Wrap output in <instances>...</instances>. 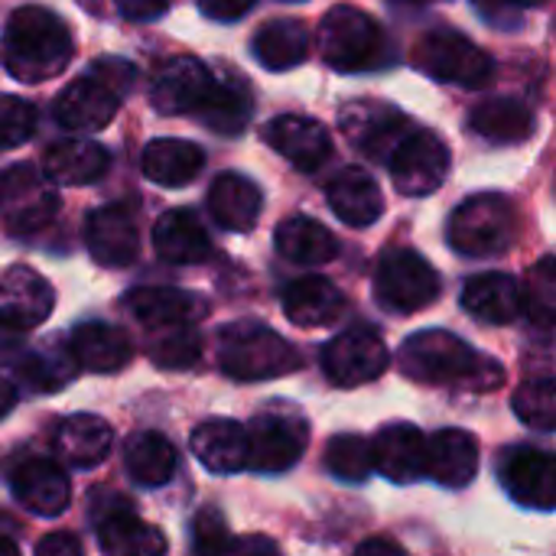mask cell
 <instances>
[{
    "label": "cell",
    "instance_id": "cell-1",
    "mask_svg": "<svg viewBox=\"0 0 556 556\" xmlns=\"http://www.w3.org/2000/svg\"><path fill=\"white\" fill-rule=\"evenodd\" d=\"M401 371L417 384L463 388V391H495L505 384V368L469 349L459 336L446 329H424L401 345Z\"/></svg>",
    "mask_w": 556,
    "mask_h": 556
},
{
    "label": "cell",
    "instance_id": "cell-2",
    "mask_svg": "<svg viewBox=\"0 0 556 556\" xmlns=\"http://www.w3.org/2000/svg\"><path fill=\"white\" fill-rule=\"evenodd\" d=\"M3 65L16 81L36 85L65 72L75 55L72 29L46 7H20L3 26Z\"/></svg>",
    "mask_w": 556,
    "mask_h": 556
},
{
    "label": "cell",
    "instance_id": "cell-3",
    "mask_svg": "<svg viewBox=\"0 0 556 556\" xmlns=\"http://www.w3.org/2000/svg\"><path fill=\"white\" fill-rule=\"evenodd\" d=\"M134 65L124 59H98L81 78L68 81L62 88V94L52 104V117L55 124H62L65 130H78V134H94L104 130L121 101L127 98V91L134 88Z\"/></svg>",
    "mask_w": 556,
    "mask_h": 556
},
{
    "label": "cell",
    "instance_id": "cell-4",
    "mask_svg": "<svg viewBox=\"0 0 556 556\" xmlns=\"http://www.w3.org/2000/svg\"><path fill=\"white\" fill-rule=\"evenodd\" d=\"M300 352L274 329L241 319L218 332V368L235 381H270L296 371Z\"/></svg>",
    "mask_w": 556,
    "mask_h": 556
},
{
    "label": "cell",
    "instance_id": "cell-5",
    "mask_svg": "<svg viewBox=\"0 0 556 556\" xmlns=\"http://www.w3.org/2000/svg\"><path fill=\"white\" fill-rule=\"evenodd\" d=\"M323 62L336 72H371L384 68L391 52L388 33L358 7H332L319 26Z\"/></svg>",
    "mask_w": 556,
    "mask_h": 556
},
{
    "label": "cell",
    "instance_id": "cell-6",
    "mask_svg": "<svg viewBox=\"0 0 556 556\" xmlns=\"http://www.w3.org/2000/svg\"><path fill=\"white\" fill-rule=\"evenodd\" d=\"M518 238V208L498 192H479L450 215V244L463 257H495Z\"/></svg>",
    "mask_w": 556,
    "mask_h": 556
},
{
    "label": "cell",
    "instance_id": "cell-7",
    "mask_svg": "<svg viewBox=\"0 0 556 556\" xmlns=\"http://www.w3.org/2000/svg\"><path fill=\"white\" fill-rule=\"evenodd\" d=\"M410 62L433 81L459 88H485L495 75L492 55L456 29H427L410 49Z\"/></svg>",
    "mask_w": 556,
    "mask_h": 556
},
{
    "label": "cell",
    "instance_id": "cell-8",
    "mask_svg": "<svg viewBox=\"0 0 556 556\" xmlns=\"http://www.w3.org/2000/svg\"><path fill=\"white\" fill-rule=\"evenodd\" d=\"M248 469L280 476L293 469L309 446V424L293 407L261 410L248 424Z\"/></svg>",
    "mask_w": 556,
    "mask_h": 556
},
{
    "label": "cell",
    "instance_id": "cell-9",
    "mask_svg": "<svg viewBox=\"0 0 556 556\" xmlns=\"http://www.w3.org/2000/svg\"><path fill=\"white\" fill-rule=\"evenodd\" d=\"M375 296L388 313L410 316L437 303L440 274L410 248H391L375 270Z\"/></svg>",
    "mask_w": 556,
    "mask_h": 556
},
{
    "label": "cell",
    "instance_id": "cell-10",
    "mask_svg": "<svg viewBox=\"0 0 556 556\" xmlns=\"http://www.w3.org/2000/svg\"><path fill=\"white\" fill-rule=\"evenodd\" d=\"M59 212V195L52 179L33 166L16 163L0 173V215L7 231L13 235H36L42 231Z\"/></svg>",
    "mask_w": 556,
    "mask_h": 556
},
{
    "label": "cell",
    "instance_id": "cell-11",
    "mask_svg": "<svg viewBox=\"0 0 556 556\" xmlns=\"http://www.w3.org/2000/svg\"><path fill=\"white\" fill-rule=\"evenodd\" d=\"M339 127L352 140L355 150H362L368 160H378V163H388L397 143L414 130L410 117L401 108L388 101H375V98L345 104L339 114Z\"/></svg>",
    "mask_w": 556,
    "mask_h": 556
},
{
    "label": "cell",
    "instance_id": "cell-12",
    "mask_svg": "<svg viewBox=\"0 0 556 556\" xmlns=\"http://www.w3.org/2000/svg\"><path fill=\"white\" fill-rule=\"evenodd\" d=\"M394 186L404 195H433L450 176V150L433 130H410L388 160Z\"/></svg>",
    "mask_w": 556,
    "mask_h": 556
},
{
    "label": "cell",
    "instance_id": "cell-13",
    "mask_svg": "<svg viewBox=\"0 0 556 556\" xmlns=\"http://www.w3.org/2000/svg\"><path fill=\"white\" fill-rule=\"evenodd\" d=\"M391 365V352L381 336L368 329H349L323 349V371L336 388H362L381 378Z\"/></svg>",
    "mask_w": 556,
    "mask_h": 556
},
{
    "label": "cell",
    "instance_id": "cell-14",
    "mask_svg": "<svg viewBox=\"0 0 556 556\" xmlns=\"http://www.w3.org/2000/svg\"><path fill=\"white\" fill-rule=\"evenodd\" d=\"M55 290L52 283L26 264L0 270V326L13 332H29L52 316Z\"/></svg>",
    "mask_w": 556,
    "mask_h": 556
},
{
    "label": "cell",
    "instance_id": "cell-15",
    "mask_svg": "<svg viewBox=\"0 0 556 556\" xmlns=\"http://www.w3.org/2000/svg\"><path fill=\"white\" fill-rule=\"evenodd\" d=\"M94 528L101 551L111 556H156L166 551L163 531L140 521L121 495L108 502H101V495L94 498Z\"/></svg>",
    "mask_w": 556,
    "mask_h": 556
},
{
    "label": "cell",
    "instance_id": "cell-16",
    "mask_svg": "<svg viewBox=\"0 0 556 556\" xmlns=\"http://www.w3.org/2000/svg\"><path fill=\"white\" fill-rule=\"evenodd\" d=\"M498 479L505 492L525 508L551 511L556 505L554 456L538 446H511L508 453H502Z\"/></svg>",
    "mask_w": 556,
    "mask_h": 556
},
{
    "label": "cell",
    "instance_id": "cell-17",
    "mask_svg": "<svg viewBox=\"0 0 556 556\" xmlns=\"http://www.w3.org/2000/svg\"><path fill=\"white\" fill-rule=\"evenodd\" d=\"M88 254L101 267H130L140 254V228L130 205L94 208L85 222Z\"/></svg>",
    "mask_w": 556,
    "mask_h": 556
},
{
    "label": "cell",
    "instance_id": "cell-18",
    "mask_svg": "<svg viewBox=\"0 0 556 556\" xmlns=\"http://www.w3.org/2000/svg\"><path fill=\"white\" fill-rule=\"evenodd\" d=\"M264 140L296 169L313 173L332 160V137L329 130L303 114H280L264 127Z\"/></svg>",
    "mask_w": 556,
    "mask_h": 556
},
{
    "label": "cell",
    "instance_id": "cell-19",
    "mask_svg": "<svg viewBox=\"0 0 556 556\" xmlns=\"http://www.w3.org/2000/svg\"><path fill=\"white\" fill-rule=\"evenodd\" d=\"M251 111H254V98H251L248 81L241 75H235L231 68H222V72H212V81L192 114L212 134L238 137V134H244Z\"/></svg>",
    "mask_w": 556,
    "mask_h": 556
},
{
    "label": "cell",
    "instance_id": "cell-20",
    "mask_svg": "<svg viewBox=\"0 0 556 556\" xmlns=\"http://www.w3.org/2000/svg\"><path fill=\"white\" fill-rule=\"evenodd\" d=\"M124 309L143 323L147 329H169V326H195L208 316V303L199 293L179 287H140L130 290Z\"/></svg>",
    "mask_w": 556,
    "mask_h": 556
},
{
    "label": "cell",
    "instance_id": "cell-21",
    "mask_svg": "<svg viewBox=\"0 0 556 556\" xmlns=\"http://www.w3.org/2000/svg\"><path fill=\"white\" fill-rule=\"evenodd\" d=\"M479 472V440L469 430L450 427L427 440L424 476L443 489H466Z\"/></svg>",
    "mask_w": 556,
    "mask_h": 556
},
{
    "label": "cell",
    "instance_id": "cell-22",
    "mask_svg": "<svg viewBox=\"0 0 556 556\" xmlns=\"http://www.w3.org/2000/svg\"><path fill=\"white\" fill-rule=\"evenodd\" d=\"M10 489H13L16 505H23L36 518H59L72 498L68 476L49 459L20 463L10 476Z\"/></svg>",
    "mask_w": 556,
    "mask_h": 556
},
{
    "label": "cell",
    "instance_id": "cell-23",
    "mask_svg": "<svg viewBox=\"0 0 556 556\" xmlns=\"http://www.w3.org/2000/svg\"><path fill=\"white\" fill-rule=\"evenodd\" d=\"M72 358L78 368L91 375H114L130 365L134 358V342L130 336L114 326V323H81L75 326L68 339Z\"/></svg>",
    "mask_w": 556,
    "mask_h": 556
},
{
    "label": "cell",
    "instance_id": "cell-24",
    "mask_svg": "<svg viewBox=\"0 0 556 556\" xmlns=\"http://www.w3.org/2000/svg\"><path fill=\"white\" fill-rule=\"evenodd\" d=\"M424 433L410 424H388L371 443V469L388 482L410 485L424 476Z\"/></svg>",
    "mask_w": 556,
    "mask_h": 556
},
{
    "label": "cell",
    "instance_id": "cell-25",
    "mask_svg": "<svg viewBox=\"0 0 556 556\" xmlns=\"http://www.w3.org/2000/svg\"><path fill=\"white\" fill-rule=\"evenodd\" d=\"M212 81V68L199 59H173L160 68L150 101L160 114H192Z\"/></svg>",
    "mask_w": 556,
    "mask_h": 556
},
{
    "label": "cell",
    "instance_id": "cell-26",
    "mask_svg": "<svg viewBox=\"0 0 556 556\" xmlns=\"http://www.w3.org/2000/svg\"><path fill=\"white\" fill-rule=\"evenodd\" d=\"M153 248L166 264H202L212 257V238L189 208H169L156 218Z\"/></svg>",
    "mask_w": 556,
    "mask_h": 556
},
{
    "label": "cell",
    "instance_id": "cell-27",
    "mask_svg": "<svg viewBox=\"0 0 556 556\" xmlns=\"http://www.w3.org/2000/svg\"><path fill=\"white\" fill-rule=\"evenodd\" d=\"M264 192L254 179L241 173H222L208 189V212L225 231H251L261 218Z\"/></svg>",
    "mask_w": 556,
    "mask_h": 556
},
{
    "label": "cell",
    "instance_id": "cell-28",
    "mask_svg": "<svg viewBox=\"0 0 556 556\" xmlns=\"http://www.w3.org/2000/svg\"><path fill=\"white\" fill-rule=\"evenodd\" d=\"M111 166V153L98 140H59L42 156V173L55 186H88L98 182Z\"/></svg>",
    "mask_w": 556,
    "mask_h": 556
},
{
    "label": "cell",
    "instance_id": "cell-29",
    "mask_svg": "<svg viewBox=\"0 0 556 556\" xmlns=\"http://www.w3.org/2000/svg\"><path fill=\"white\" fill-rule=\"evenodd\" d=\"M329 208L352 228H368L384 215V195L371 173L349 166L326 189Z\"/></svg>",
    "mask_w": 556,
    "mask_h": 556
},
{
    "label": "cell",
    "instance_id": "cell-30",
    "mask_svg": "<svg viewBox=\"0 0 556 556\" xmlns=\"http://www.w3.org/2000/svg\"><path fill=\"white\" fill-rule=\"evenodd\" d=\"M140 166H143V176L150 182L166 186V189H179V186H189L202 173L205 153L192 140L160 137V140H150L143 147Z\"/></svg>",
    "mask_w": 556,
    "mask_h": 556
},
{
    "label": "cell",
    "instance_id": "cell-31",
    "mask_svg": "<svg viewBox=\"0 0 556 556\" xmlns=\"http://www.w3.org/2000/svg\"><path fill=\"white\" fill-rule=\"evenodd\" d=\"M114 433L108 420L94 414H72L55 427V453L75 469H94L108 459Z\"/></svg>",
    "mask_w": 556,
    "mask_h": 556
},
{
    "label": "cell",
    "instance_id": "cell-32",
    "mask_svg": "<svg viewBox=\"0 0 556 556\" xmlns=\"http://www.w3.org/2000/svg\"><path fill=\"white\" fill-rule=\"evenodd\" d=\"M283 313L303 329L332 326L345 313V296L326 277H303L283 290Z\"/></svg>",
    "mask_w": 556,
    "mask_h": 556
},
{
    "label": "cell",
    "instance_id": "cell-33",
    "mask_svg": "<svg viewBox=\"0 0 556 556\" xmlns=\"http://www.w3.org/2000/svg\"><path fill=\"white\" fill-rule=\"evenodd\" d=\"M192 453L215 476L241 472L248 469V433L235 420H205L192 433Z\"/></svg>",
    "mask_w": 556,
    "mask_h": 556
},
{
    "label": "cell",
    "instance_id": "cell-34",
    "mask_svg": "<svg viewBox=\"0 0 556 556\" xmlns=\"http://www.w3.org/2000/svg\"><path fill=\"white\" fill-rule=\"evenodd\" d=\"M463 309L482 323L508 326L521 316V283L508 274H479L463 290Z\"/></svg>",
    "mask_w": 556,
    "mask_h": 556
},
{
    "label": "cell",
    "instance_id": "cell-35",
    "mask_svg": "<svg viewBox=\"0 0 556 556\" xmlns=\"http://www.w3.org/2000/svg\"><path fill=\"white\" fill-rule=\"evenodd\" d=\"M277 251L300 267H323L339 254L336 235L309 215H290L274 231Z\"/></svg>",
    "mask_w": 556,
    "mask_h": 556
},
{
    "label": "cell",
    "instance_id": "cell-36",
    "mask_svg": "<svg viewBox=\"0 0 556 556\" xmlns=\"http://www.w3.org/2000/svg\"><path fill=\"white\" fill-rule=\"evenodd\" d=\"M176 466H179L176 446L163 433L140 430V433L127 437V443H124V469L137 485L160 489L176 476Z\"/></svg>",
    "mask_w": 556,
    "mask_h": 556
},
{
    "label": "cell",
    "instance_id": "cell-37",
    "mask_svg": "<svg viewBox=\"0 0 556 556\" xmlns=\"http://www.w3.org/2000/svg\"><path fill=\"white\" fill-rule=\"evenodd\" d=\"M469 127L492 143H521L534 134V111L518 98H489L472 111Z\"/></svg>",
    "mask_w": 556,
    "mask_h": 556
},
{
    "label": "cell",
    "instance_id": "cell-38",
    "mask_svg": "<svg viewBox=\"0 0 556 556\" xmlns=\"http://www.w3.org/2000/svg\"><path fill=\"white\" fill-rule=\"evenodd\" d=\"M254 59L270 72H287L300 65L309 52V33L300 20H274L264 23L251 42Z\"/></svg>",
    "mask_w": 556,
    "mask_h": 556
},
{
    "label": "cell",
    "instance_id": "cell-39",
    "mask_svg": "<svg viewBox=\"0 0 556 556\" xmlns=\"http://www.w3.org/2000/svg\"><path fill=\"white\" fill-rule=\"evenodd\" d=\"M16 371H20V378H23V384L29 391L52 394V391H59L62 384L72 381L75 358H72V349L62 345V339H46L42 345L23 352Z\"/></svg>",
    "mask_w": 556,
    "mask_h": 556
},
{
    "label": "cell",
    "instance_id": "cell-40",
    "mask_svg": "<svg viewBox=\"0 0 556 556\" xmlns=\"http://www.w3.org/2000/svg\"><path fill=\"white\" fill-rule=\"evenodd\" d=\"M323 463L339 482H365L371 476V443L358 433H339L326 443Z\"/></svg>",
    "mask_w": 556,
    "mask_h": 556
},
{
    "label": "cell",
    "instance_id": "cell-41",
    "mask_svg": "<svg viewBox=\"0 0 556 556\" xmlns=\"http://www.w3.org/2000/svg\"><path fill=\"white\" fill-rule=\"evenodd\" d=\"M160 332L150 342V362L166 371H186L202 358V336L192 326H169V329H153Z\"/></svg>",
    "mask_w": 556,
    "mask_h": 556
},
{
    "label": "cell",
    "instance_id": "cell-42",
    "mask_svg": "<svg viewBox=\"0 0 556 556\" xmlns=\"http://www.w3.org/2000/svg\"><path fill=\"white\" fill-rule=\"evenodd\" d=\"M515 414L534 430H554L556 427V388L551 375L531 378L515 391Z\"/></svg>",
    "mask_w": 556,
    "mask_h": 556
},
{
    "label": "cell",
    "instance_id": "cell-43",
    "mask_svg": "<svg viewBox=\"0 0 556 556\" xmlns=\"http://www.w3.org/2000/svg\"><path fill=\"white\" fill-rule=\"evenodd\" d=\"M554 257H544V261L531 270L528 290H521V313H528L531 319H538V326L551 329V323H554Z\"/></svg>",
    "mask_w": 556,
    "mask_h": 556
},
{
    "label": "cell",
    "instance_id": "cell-44",
    "mask_svg": "<svg viewBox=\"0 0 556 556\" xmlns=\"http://www.w3.org/2000/svg\"><path fill=\"white\" fill-rule=\"evenodd\" d=\"M39 127V111L36 104L16 98V94H0V150L26 143Z\"/></svg>",
    "mask_w": 556,
    "mask_h": 556
},
{
    "label": "cell",
    "instance_id": "cell-45",
    "mask_svg": "<svg viewBox=\"0 0 556 556\" xmlns=\"http://www.w3.org/2000/svg\"><path fill=\"white\" fill-rule=\"evenodd\" d=\"M192 544L199 554H225L231 547L228 525L218 508H202L192 521Z\"/></svg>",
    "mask_w": 556,
    "mask_h": 556
},
{
    "label": "cell",
    "instance_id": "cell-46",
    "mask_svg": "<svg viewBox=\"0 0 556 556\" xmlns=\"http://www.w3.org/2000/svg\"><path fill=\"white\" fill-rule=\"evenodd\" d=\"M195 3L208 20H222V23H235L254 7V0H195Z\"/></svg>",
    "mask_w": 556,
    "mask_h": 556
},
{
    "label": "cell",
    "instance_id": "cell-47",
    "mask_svg": "<svg viewBox=\"0 0 556 556\" xmlns=\"http://www.w3.org/2000/svg\"><path fill=\"white\" fill-rule=\"evenodd\" d=\"M114 3H117V10H121L127 20H134V23L156 20V16H163L166 7H169V0H114Z\"/></svg>",
    "mask_w": 556,
    "mask_h": 556
},
{
    "label": "cell",
    "instance_id": "cell-48",
    "mask_svg": "<svg viewBox=\"0 0 556 556\" xmlns=\"http://www.w3.org/2000/svg\"><path fill=\"white\" fill-rule=\"evenodd\" d=\"M36 554L42 556H78L81 554V541L68 531H55V534H46L39 544H36Z\"/></svg>",
    "mask_w": 556,
    "mask_h": 556
},
{
    "label": "cell",
    "instance_id": "cell-49",
    "mask_svg": "<svg viewBox=\"0 0 556 556\" xmlns=\"http://www.w3.org/2000/svg\"><path fill=\"white\" fill-rule=\"evenodd\" d=\"M13 407H16V388H13V381L0 371V420H3Z\"/></svg>",
    "mask_w": 556,
    "mask_h": 556
},
{
    "label": "cell",
    "instance_id": "cell-50",
    "mask_svg": "<svg viewBox=\"0 0 556 556\" xmlns=\"http://www.w3.org/2000/svg\"><path fill=\"white\" fill-rule=\"evenodd\" d=\"M20 551L16 547V538H13V525L0 515V556H13Z\"/></svg>",
    "mask_w": 556,
    "mask_h": 556
},
{
    "label": "cell",
    "instance_id": "cell-51",
    "mask_svg": "<svg viewBox=\"0 0 556 556\" xmlns=\"http://www.w3.org/2000/svg\"><path fill=\"white\" fill-rule=\"evenodd\" d=\"M358 554H391V556H401L404 551L397 547V544H391V541H365L362 547H358Z\"/></svg>",
    "mask_w": 556,
    "mask_h": 556
},
{
    "label": "cell",
    "instance_id": "cell-52",
    "mask_svg": "<svg viewBox=\"0 0 556 556\" xmlns=\"http://www.w3.org/2000/svg\"><path fill=\"white\" fill-rule=\"evenodd\" d=\"M515 3H525V7H541V3H547V0H515Z\"/></svg>",
    "mask_w": 556,
    "mask_h": 556
},
{
    "label": "cell",
    "instance_id": "cell-53",
    "mask_svg": "<svg viewBox=\"0 0 556 556\" xmlns=\"http://www.w3.org/2000/svg\"><path fill=\"white\" fill-rule=\"evenodd\" d=\"M417 3H433V0H417Z\"/></svg>",
    "mask_w": 556,
    "mask_h": 556
}]
</instances>
